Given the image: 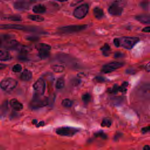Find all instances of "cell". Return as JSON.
<instances>
[{
  "label": "cell",
  "mask_w": 150,
  "mask_h": 150,
  "mask_svg": "<svg viewBox=\"0 0 150 150\" xmlns=\"http://www.w3.org/2000/svg\"><path fill=\"white\" fill-rule=\"evenodd\" d=\"M149 63H147V64L145 66V69H146V70L148 71V72H149Z\"/></svg>",
  "instance_id": "f35d334b"
},
{
  "label": "cell",
  "mask_w": 150,
  "mask_h": 150,
  "mask_svg": "<svg viewBox=\"0 0 150 150\" xmlns=\"http://www.w3.org/2000/svg\"><path fill=\"white\" fill-rule=\"evenodd\" d=\"M89 9L88 5L87 4H82L78 7H77L74 12L73 15L75 18L77 19H83L84 18L86 15L87 14Z\"/></svg>",
  "instance_id": "52a82bcc"
},
{
  "label": "cell",
  "mask_w": 150,
  "mask_h": 150,
  "mask_svg": "<svg viewBox=\"0 0 150 150\" xmlns=\"http://www.w3.org/2000/svg\"><path fill=\"white\" fill-rule=\"evenodd\" d=\"M96 80L98 82H103V81H104V79L103 77H101V76L97 77L96 78Z\"/></svg>",
  "instance_id": "e575fe53"
},
{
  "label": "cell",
  "mask_w": 150,
  "mask_h": 150,
  "mask_svg": "<svg viewBox=\"0 0 150 150\" xmlns=\"http://www.w3.org/2000/svg\"><path fill=\"white\" fill-rule=\"evenodd\" d=\"M52 69L56 73H61L64 70V67L60 64H54L52 66Z\"/></svg>",
  "instance_id": "603a6c76"
},
{
  "label": "cell",
  "mask_w": 150,
  "mask_h": 150,
  "mask_svg": "<svg viewBox=\"0 0 150 150\" xmlns=\"http://www.w3.org/2000/svg\"><path fill=\"white\" fill-rule=\"evenodd\" d=\"M142 32H145V33H149V32H150V27L149 26H146V27L142 29Z\"/></svg>",
  "instance_id": "d590c367"
},
{
  "label": "cell",
  "mask_w": 150,
  "mask_h": 150,
  "mask_svg": "<svg viewBox=\"0 0 150 150\" xmlns=\"http://www.w3.org/2000/svg\"><path fill=\"white\" fill-rule=\"evenodd\" d=\"M103 54L104 56H108L111 53V49L108 44L105 43L101 48Z\"/></svg>",
  "instance_id": "d6986e66"
},
{
  "label": "cell",
  "mask_w": 150,
  "mask_h": 150,
  "mask_svg": "<svg viewBox=\"0 0 150 150\" xmlns=\"http://www.w3.org/2000/svg\"><path fill=\"white\" fill-rule=\"evenodd\" d=\"M29 40H33V41H36L37 40H38V38L37 37H35V36H31V37H29L28 38Z\"/></svg>",
  "instance_id": "8d00e7d4"
},
{
  "label": "cell",
  "mask_w": 150,
  "mask_h": 150,
  "mask_svg": "<svg viewBox=\"0 0 150 150\" xmlns=\"http://www.w3.org/2000/svg\"><path fill=\"white\" fill-rule=\"evenodd\" d=\"M79 131L78 128L71 127H62L56 129L57 134L64 137H72Z\"/></svg>",
  "instance_id": "5b68a950"
},
{
  "label": "cell",
  "mask_w": 150,
  "mask_h": 150,
  "mask_svg": "<svg viewBox=\"0 0 150 150\" xmlns=\"http://www.w3.org/2000/svg\"><path fill=\"white\" fill-rule=\"evenodd\" d=\"M33 88L35 91V94L43 96L46 89V84L43 79L42 78L38 79L33 84Z\"/></svg>",
  "instance_id": "9c48e42d"
},
{
  "label": "cell",
  "mask_w": 150,
  "mask_h": 150,
  "mask_svg": "<svg viewBox=\"0 0 150 150\" xmlns=\"http://www.w3.org/2000/svg\"><path fill=\"white\" fill-rule=\"evenodd\" d=\"M1 38H0V43H1Z\"/></svg>",
  "instance_id": "ee69618b"
},
{
  "label": "cell",
  "mask_w": 150,
  "mask_h": 150,
  "mask_svg": "<svg viewBox=\"0 0 150 150\" xmlns=\"http://www.w3.org/2000/svg\"><path fill=\"white\" fill-rule=\"evenodd\" d=\"M140 6L144 10H148L149 9V2L148 1H143L140 3Z\"/></svg>",
  "instance_id": "83f0119b"
},
{
  "label": "cell",
  "mask_w": 150,
  "mask_h": 150,
  "mask_svg": "<svg viewBox=\"0 0 150 150\" xmlns=\"http://www.w3.org/2000/svg\"><path fill=\"white\" fill-rule=\"evenodd\" d=\"M10 105L12 109L16 111H20L23 108V104L16 98H13L11 100Z\"/></svg>",
  "instance_id": "4fadbf2b"
},
{
  "label": "cell",
  "mask_w": 150,
  "mask_h": 150,
  "mask_svg": "<svg viewBox=\"0 0 150 150\" xmlns=\"http://www.w3.org/2000/svg\"><path fill=\"white\" fill-rule=\"evenodd\" d=\"M49 103V100L48 98L35 94L30 103V106L32 108L36 109L45 107L48 105Z\"/></svg>",
  "instance_id": "7a4b0ae2"
},
{
  "label": "cell",
  "mask_w": 150,
  "mask_h": 150,
  "mask_svg": "<svg viewBox=\"0 0 150 150\" xmlns=\"http://www.w3.org/2000/svg\"><path fill=\"white\" fill-rule=\"evenodd\" d=\"M135 19L144 24L150 23V16L149 14H141L135 16Z\"/></svg>",
  "instance_id": "5bb4252c"
},
{
  "label": "cell",
  "mask_w": 150,
  "mask_h": 150,
  "mask_svg": "<svg viewBox=\"0 0 150 150\" xmlns=\"http://www.w3.org/2000/svg\"><path fill=\"white\" fill-rule=\"evenodd\" d=\"M124 66V63L120 62H111L104 64L101 68V72L104 73H110Z\"/></svg>",
  "instance_id": "8992f818"
},
{
  "label": "cell",
  "mask_w": 150,
  "mask_h": 150,
  "mask_svg": "<svg viewBox=\"0 0 150 150\" xmlns=\"http://www.w3.org/2000/svg\"><path fill=\"white\" fill-rule=\"evenodd\" d=\"M128 86V83L127 81H124L122 84L118 87V92L122 93H125L127 90V87Z\"/></svg>",
  "instance_id": "d4e9b609"
},
{
  "label": "cell",
  "mask_w": 150,
  "mask_h": 150,
  "mask_svg": "<svg viewBox=\"0 0 150 150\" xmlns=\"http://www.w3.org/2000/svg\"><path fill=\"white\" fill-rule=\"evenodd\" d=\"M62 104L66 108H70L73 105V101L69 98H65L62 100Z\"/></svg>",
  "instance_id": "cb8c5ba5"
},
{
  "label": "cell",
  "mask_w": 150,
  "mask_h": 150,
  "mask_svg": "<svg viewBox=\"0 0 150 150\" xmlns=\"http://www.w3.org/2000/svg\"><path fill=\"white\" fill-rule=\"evenodd\" d=\"M22 69V66H21V64H15V65L13 66L12 70V71H13V72L19 73V72L21 71Z\"/></svg>",
  "instance_id": "4316f807"
},
{
  "label": "cell",
  "mask_w": 150,
  "mask_h": 150,
  "mask_svg": "<svg viewBox=\"0 0 150 150\" xmlns=\"http://www.w3.org/2000/svg\"><path fill=\"white\" fill-rule=\"evenodd\" d=\"M12 59L10 53L5 50H0V60L8 61Z\"/></svg>",
  "instance_id": "e0dca14e"
},
{
  "label": "cell",
  "mask_w": 150,
  "mask_h": 150,
  "mask_svg": "<svg viewBox=\"0 0 150 150\" xmlns=\"http://www.w3.org/2000/svg\"><path fill=\"white\" fill-rule=\"evenodd\" d=\"M0 29H17V30H35V28H26L24 26L21 25H16V24H5V25H0Z\"/></svg>",
  "instance_id": "7c38bea8"
},
{
  "label": "cell",
  "mask_w": 150,
  "mask_h": 150,
  "mask_svg": "<svg viewBox=\"0 0 150 150\" xmlns=\"http://www.w3.org/2000/svg\"><path fill=\"white\" fill-rule=\"evenodd\" d=\"M143 150H150V148L149 146L148 145H146L144 146L143 148Z\"/></svg>",
  "instance_id": "ab89813d"
},
{
  "label": "cell",
  "mask_w": 150,
  "mask_h": 150,
  "mask_svg": "<svg viewBox=\"0 0 150 150\" xmlns=\"http://www.w3.org/2000/svg\"><path fill=\"white\" fill-rule=\"evenodd\" d=\"M149 129H150L149 125H148V126L146 127L142 128L141 129V132H142V133H143V134L146 133V132H148L149 131Z\"/></svg>",
  "instance_id": "1f68e13d"
},
{
  "label": "cell",
  "mask_w": 150,
  "mask_h": 150,
  "mask_svg": "<svg viewBox=\"0 0 150 150\" xmlns=\"http://www.w3.org/2000/svg\"><path fill=\"white\" fill-rule=\"evenodd\" d=\"M112 121L108 118H104L103 119L101 123V126L103 127H110L111 125Z\"/></svg>",
  "instance_id": "7402d4cb"
},
{
  "label": "cell",
  "mask_w": 150,
  "mask_h": 150,
  "mask_svg": "<svg viewBox=\"0 0 150 150\" xmlns=\"http://www.w3.org/2000/svg\"><path fill=\"white\" fill-rule=\"evenodd\" d=\"M6 66V64H2V63H0V70H2L4 68H5Z\"/></svg>",
  "instance_id": "60d3db41"
},
{
  "label": "cell",
  "mask_w": 150,
  "mask_h": 150,
  "mask_svg": "<svg viewBox=\"0 0 150 150\" xmlns=\"http://www.w3.org/2000/svg\"><path fill=\"white\" fill-rule=\"evenodd\" d=\"M122 11L123 7L121 4L117 1L113 2L108 8V12L112 15L120 16L122 14Z\"/></svg>",
  "instance_id": "30bf717a"
},
{
  "label": "cell",
  "mask_w": 150,
  "mask_h": 150,
  "mask_svg": "<svg viewBox=\"0 0 150 150\" xmlns=\"http://www.w3.org/2000/svg\"><path fill=\"white\" fill-rule=\"evenodd\" d=\"M38 55L41 59H45L49 56L51 46L46 43H39L37 45Z\"/></svg>",
  "instance_id": "ba28073f"
},
{
  "label": "cell",
  "mask_w": 150,
  "mask_h": 150,
  "mask_svg": "<svg viewBox=\"0 0 150 150\" xmlns=\"http://www.w3.org/2000/svg\"><path fill=\"white\" fill-rule=\"evenodd\" d=\"M32 122H33V124H37V121H36V120H33L32 121Z\"/></svg>",
  "instance_id": "b9f144b4"
},
{
  "label": "cell",
  "mask_w": 150,
  "mask_h": 150,
  "mask_svg": "<svg viewBox=\"0 0 150 150\" xmlns=\"http://www.w3.org/2000/svg\"><path fill=\"white\" fill-rule=\"evenodd\" d=\"M91 100V96L88 93H85L82 96V100L86 104L88 103Z\"/></svg>",
  "instance_id": "484cf974"
},
{
  "label": "cell",
  "mask_w": 150,
  "mask_h": 150,
  "mask_svg": "<svg viewBox=\"0 0 150 150\" xmlns=\"http://www.w3.org/2000/svg\"><path fill=\"white\" fill-rule=\"evenodd\" d=\"M83 0H73L71 4V6H74L75 5H77L78 4H79L80 2H82Z\"/></svg>",
  "instance_id": "836d02e7"
},
{
  "label": "cell",
  "mask_w": 150,
  "mask_h": 150,
  "mask_svg": "<svg viewBox=\"0 0 150 150\" xmlns=\"http://www.w3.org/2000/svg\"><path fill=\"white\" fill-rule=\"evenodd\" d=\"M18 85V81L12 78L8 77L4 79L0 83V88L5 91L13 90Z\"/></svg>",
  "instance_id": "3957f363"
},
{
  "label": "cell",
  "mask_w": 150,
  "mask_h": 150,
  "mask_svg": "<svg viewBox=\"0 0 150 150\" xmlns=\"http://www.w3.org/2000/svg\"><path fill=\"white\" fill-rule=\"evenodd\" d=\"M36 127H42V126H43L45 125V122L43 121H40L39 123H37L36 124Z\"/></svg>",
  "instance_id": "74e56055"
},
{
  "label": "cell",
  "mask_w": 150,
  "mask_h": 150,
  "mask_svg": "<svg viewBox=\"0 0 150 150\" xmlns=\"http://www.w3.org/2000/svg\"><path fill=\"white\" fill-rule=\"evenodd\" d=\"M139 40L137 37H121L114 39V44L116 47H122L127 49H132Z\"/></svg>",
  "instance_id": "6da1fadb"
},
{
  "label": "cell",
  "mask_w": 150,
  "mask_h": 150,
  "mask_svg": "<svg viewBox=\"0 0 150 150\" xmlns=\"http://www.w3.org/2000/svg\"><path fill=\"white\" fill-rule=\"evenodd\" d=\"M86 25H69L59 28V31L61 33H73L78 32L85 29L87 28Z\"/></svg>",
  "instance_id": "277c9868"
},
{
  "label": "cell",
  "mask_w": 150,
  "mask_h": 150,
  "mask_svg": "<svg viewBox=\"0 0 150 150\" xmlns=\"http://www.w3.org/2000/svg\"><path fill=\"white\" fill-rule=\"evenodd\" d=\"M28 18L30 20L35 22H42L44 21V18L39 15H29Z\"/></svg>",
  "instance_id": "ffe728a7"
},
{
  "label": "cell",
  "mask_w": 150,
  "mask_h": 150,
  "mask_svg": "<svg viewBox=\"0 0 150 150\" xmlns=\"http://www.w3.org/2000/svg\"><path fill=\"white\" fill-rule=\"evenodd\" d=\"M56 1H58L59 2H64V1H67L68 0H56Z\"/></svg>",
  "instance_id": "7bdbcfd3"
},
{
  "label": "cell",
  "mask_w": 150,
  "mask_h": 150,
  "mask_svg": "<svg viewBox=\"0 0 150 150\" xmlns=\"http://www.w3.org/2000/svg\"><path fill=\"white\" fill-rule=\"evenodd\" d=\"M118 87L119 86L118 85L115 84L112 86V88L108 89V92L111 93H114V94L117 93V92H118Z\"/></svg>",
  "instance_id": "f1b7e54d"
},
{
  "label": "cell",
  "mask_w": 150,
  "mask_h": 150,
  "mask_svg": "<svg viewBox=\"0 0 150 150\" xmlns=\"http://www.w3.org/2000/svg\"><path fill=\"white\" fill-rule=\"evenodd\" d=\"M93 14L97 19H101L104 15V12L103 9L99 7H96L93 9Z\"/></svg>",
  "instance_id": "ac0fdd59"
},
{
  "label": "cell",
  "mask_w": 150,
  "mask_h": 150,
  "mask_svg": "<svg viewBox=\"0 0 150 150\" xmlns=\"http://www.w3.org/2000/svg\"><path fill=\"white\" fill-rule=\"evenodd\" d=\"M95 135L97 137H101L102 138L105 139V138H107V135L103 132H98V133L96 134Z\"/></svg>",
  "instance_id": "4dcf8cb0"
},
{
  "label": "cell",
  "mask_w": 150,
  "mask_h": 150,
  "mask_svg": "<svg viewBox=\"0 0 150 150\" xmlns=\"http://www.w3.org/2000/svg\"><path fill=\"white\" fill-rule=\"evenodd\" d=\"M56 88L57 89H61L64 86V80L63 77H60L57 79L56 83Z\"/></svg>",
  "instance_id": "44dd1931"
},
{
  "label": "cell",
  "mask_w": 150,
  "mask_h": 150,
  "mask_svg": "<svg viewBox=\"0 0 150 150\" xmlns=\"http://www.w3.org/2000/svg\"><path fill=\"white\" fill-rule=\"evenodd\" d=\"M32 11L35 13H43L46 11V8L43 4H38L33 6Z\"/></svg>",
  "instance_id": "9a60e30c"
},
{
  "label": "cell",
  "mask_w": 150,
  "mask_h": 150,
  "mask_svg": "<svg viewBox=\"0 0 150 150\" xmlns=\"http://www.w3.org/2000/svg\"><path fill=\"white\" fill-rule=\"evenodd\" d=\"M32 73L28 69H25L22 71L20 76L21 79L23 81H29L32 79Z\"/></svg>",
  "instance_id": "2e32d148"
},
{
  "label": "cell",
  "mask_w": 150,
  "mask_h": 150,
  "mask_svg": "<svg viewBox=\"0 0 150 150\" xmlns=\"http://www.w3.org/2000/svg\"><path fill=\"white\" fill-rule=\"evenodd\" d=\"M33 2V0H16L13 4V6L18 10H26Z\"/></svg>",
  "instance_id": "8fae6325"
},
{
  "label": "cell",
  "mask_w": 150,
  "mask_h": 150,
  "mask_svg": "<svg viewBox=\"0 0 150 150\" xmlns=\"http://www.w3.org/2000/svg\"><path fill=\"white\" fill-rule=\"evenodd\" d=\"M124 54L123 53H122L121 52H115V54H114V57L115 58H120V57H123Z\"/></svg>",
  "instance_id": "d6a6232c"
},
{
  "label": "cell",
  "mask_w": 150,
  "mask_h": 150,
  "mask_svg": "<svg viewBox=\"0 0 150 150\" xmlns=\"http://www.w3.org/2000/svg\"><path fill=\"white\" fill-rule=\"evenodd\" d=\"M8 20H11V21H21V16H18V15H12V16H11L9 17H8L6 18Z\"/></svg>",
  "instance_id": "f546056e"
}]
</instances>
